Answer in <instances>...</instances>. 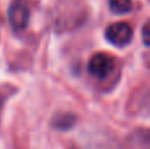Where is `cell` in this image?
Returning a JSON list of instances; mask_svg holds the SVG:
<instances>
[{
	"mask_svg": "<svg viewBox=\"0 0 150 149\" xmlns=\"http://www.w3.org/2000/svg\"><path fill=\"white\" fill-rule=\"evenodd\" d=\"M87 7L84 0H58L53 9V25L58 32H67L84 24Z\"/></svg>",
	"mask_w": 150,
	"mask_h": 149,
	"instance_id": "obj_1",
	"label": "cell"
},
{
	"mask_svg": "<svg viewBox=\"0 0 150 149\" xmlns=\"http://www.w3.org/2000/svg\"><path fill=\"white\" fill-rule=\"evenodd\" d=\"M116 69V60L107 53H95L90 58L88 71L98 79H105Z\"/></svg>",
	"mask_w": 150,
	"mask_h": 149,
	"instance_id": "obj_2",
	"label": "cell"
},
{
	"mask_svg": "<svg viewBox=\"0 0 150 149\" xmlns=\"http://www.w3.org/2000/svg\"><path fill=\"white\" fill-rule=\"evenodd\" d=\"M105 38L108 42L117 48H124L130 44L133 38V29L125 21L113 23L107 26L105 29Z\"/></svg>",
	"mask_w": 150,
	"mask_h": 149,
	"instance_id": "obj_3",
	"label": "cell"
},
{
	"mask_svg": "<svg viewBox=\"0 0 150 149\" xmlns=\"http://www.w3.org/2000/svg\"><path fill=\"white\" fill-rule=\"evenodd\" d=\"M30 11L24 0H15L8 8V20L13 31L21 32L28 26Z\"/></svg>",
	"mask_w": 150,
	"mask_h": 149,
	"instance_id": "obj_4",
	"label": "cell"
},
{
	"mask_svg": "<svg viewBox=\"0 0 150 149\" xmlns=\"http://www.w3.org/2000/svg\"><path fill=\"white\" fill-rule=\"evenodd\" d=\"M125 145H127V149H150V129H134L127 136Z\"/></svg>",
	"mask_w": 150,
	"mask_h": 149,
	"instance_id": "obj_5",
	"label": "cell"
},
{
	"mask_svg": "<svg viewBox=\"0 0 150 149\" xmlns=\"http://www.w3.org/2000/svg\"><path fill=\"white\" fill-rule=\"evenodd\" d=\"M52 124L55 129L67 131V129L73 128V126L75 124V116L71 114H61V115L55 116Z\"/></svg>",
	"mask_w": 150,
	"mask_h": 149,
	"instance_id": "obj_6",
	"label": "cell"
},
{
	"mask_svg": "<svg viewBox=\"0 0 150 149\" xmlns=\"http://www.w3.org/2000/svg\"><path fill=\"white\" fill-rule=\"evenodd\" d=\"M133 8L132 0H109V9L116 15H125Z\"/></svg>",
	"mask_w": 150,
	"mask_h": 149,
	"instance_id": "obj_7",
	"label": "cell"
},
{
	"mask_svg": "<svg viewBox=\"0 0 150 149\" xmlns=\"http://www.w3.org/2000/svg\"><path fill=\"white\" fill-rule=\"evenodd\" d=\"M141 38H142L144 44L150 48V20L146 21L141 29Z\"/></svg>",
	"mask_w": 150,
	"mask_h": 149,
	"instance_id": "obj_8",
	"label": "cell"
},
{
	"mask_svg": "<svg viewBox=\"0 0 150 149\" xmlns=\"http://www.w3.org/2000/svg\"><path fill=\"white\" fill-rule=\"evenodd\" d=\"M0 107H1V99H0Z\"/></svg>",
	"mask_w": 150,
	"mask_h": 149,
	"instance_id": "obj_9",
	"label": "cell"
}]
</instances>
